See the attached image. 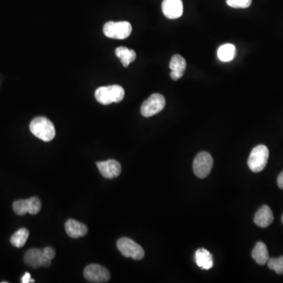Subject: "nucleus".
I'll use <instances>...</instances> for the list:
<instances>
[{
  "label": "nucleus",
  "mask_w": 283,
  "mask_h": 283,
  "mask_svg": "<svg viewBox=\"0 0 283 283\" xmlns=\"http://www.w3.org/2000/svg\"><path fill=\"white\" fill-rule=\"evenodd\" d=\"M195 261L202 269L209 270L213 267V258L210 252L205 249H198L195 253Z\"/></svg>",
  "instance_id": "dca6fc26"
},
{
  "label": "nucleus",
  "mask_w": 283,
  "mask_h": 283,
  "mask_svg": "<svg viewBox=\"0 0 283 283\" xmlns=\"http://www.w3.org/2000/svg\"><path fill=\"white\" fill-rule=\"evenodd\" d=\"M117 249L123 256L133 258L135 260H140L145 256V252L142 246L128 237H122L117 242Z\"/></svg>",
  "instance_id": "39448f33"
},
{
  "label": "nucleus",
  "mask_w": 283,
  "mask_h": 283,
  "mask_svg": "<svg viewBox=\"0 0 283 283\" xmlns=\"http://www.w3.org/2000/svg\"><path fill=\"white\" fill-rule=\"evenodd\" d=\"M281 222H282V224H283V215H282V216H281Z\"/></svg>",
  "instance_id": "a878e982"
},
{
  "label": "nucleus",
  "mask_w": 283,
  "mask_h": 283,
  "mask_svg": "<svg viewBox=\"0 0 283 283\" xmlns=\"http://www.w3.org/2000/svg\"><path fill=\"white\" fill-rule=\"evenodd\" d=\"M162 12L167 18H180L183 13L182 0H163Z\"/></svg>",
  "instance_id": "f8f14e48"
},
{
  "label": "nucleus",
  "mask_w": 283,
  "mask_h": 283,
  "mask_svg": "<svg viewBox=\"0 0 283 283\" xmlns=\"http://www.w3.org/2000/svg\"><path fill=\"white\" fill-rule=\"evenodd\" d=\"M268 268L273 270L278 275L283 274V256L278 258H271L268 261Z\"/></svg>",
  "instance_id": "412c9836"
},
{
  "label": "nucleus",
  "mask_w": 283,
  "mask_h": 283,
  "mask_svg": "<svg viewBox=\"0 0 283 283\" xmlns=\"http://www.w3.org/2000/svg\"><path fill=\"white\" fill-rule=\"evenodd\" d=\"M277 182H278V187L283 190V171H281V172L280 173L279 176H278Z\"/></svg>",
  "instance_id": "393cba45"
},
{
  "label": "nucleus",
  "mask_w": 283,
  "mask_h": 283,
  "mask_svg": "<svg viewBox=\"0 0 283 283\" xmlns=\"http://www.w3.org/2000/svg\"><path fill=\"white\" fill-rule=\"evenodd\" d=\"M34 279H32V278H31L30 274L28 273V272H26L24 276L21 278V282L23 283H31L34 282Z\"/></svg>",
  "instance_id": "b1692460"
},
{
  "label": "nucleus",
  "mask_w": 283,
  "mask_h": 283,
  "mask_svg": "<svg viewBox=\"0 0 283 283\" xmlns=\"http://www.w3.org/2000/svg\"><path fill=\"white\" fill-rule=\"evenodd\" d=\"M84 278L90 282H106L111 278L108 270L99 265H90L83 271Z\"/></svg>",
  "instance_id": "1a4fd4ad"
},
{
  "label": "nucleus",
  "mask_w": 283,
  "mask_h": 283,
  "mask_svg": "<svg viewBox=\"0 0 283 283\" xmlns=\"http://www.w3.org/2000/svg\"><path fill=\"white\" fill-rule=\"evenodd\" d=\"M252 256L258 265H266L269 259V253L266 245L261 242L256 243L252 252Z\"/></svg>",
  "instance_id": "f3484780"
},
{
  "label": "nucleus",
  "mask_w": 283,
  "mask_h": 283,
  "mask_svg": "<svg viewBox=\"0 0 283 283\" xmlns=\"http://www.w3.org/2000/svg\"><path fill=\"white\" fill-rule=\"evenodd\" d=\"M66 231L70 237L73 238H78V237H83L86 235L89 231L88 227L78 221L75 220H69L66 223Z\"/></svg>",
  "instance_id": "2eb2a0df"
},
{
  "label": "nucleus",
  "mask_w": 283,
  "mask_h": 283,
  "mask_svg": "<svg viewBox=\"0 0 283 283\" xmlns=\"http://www.w3.org/2000/svg\"><path fill=\"white\" fill-rule=\"evenodd\" d=\"M217 55L219 59L224 62L232 61L235 56V47L231 43L222 45L218 49Z\"/></svg>",
  "instance_id": "6ab92c4d"
},
{
  "label": "nucleus",
  "mask_w": 283,
  "mask_h": 283,
  "mask_svg": "<svg viewBox=\"0 0 283 283\" xmlns=\"http://www.w3.org/2000/svg\"><path fill=\"white\" fill-rule=\"evenodd\" d=\"M227 4L233 8H248L252 4V0H227Z\"/></svg>",
  "instance_id": "4be33fe9"
},
{
  "label": "nucleus",
  "mask_w": 283,
  "mask_h": 283,
  "mask_svg": "<svg viewBox=\"0 0 283 283\" xmlns=\"http://www.w3.org/2000/svg\"><path fill=\"white\" fill-rule=\"evenodd\" d=\"M273 221V212L268 205H263L255 214L254 223L258 227L262 228H265L271 225Z\"/></svg>",
  "instance_id": "4468645a"
},
{
  "label": "nucleus",
  "mask_w": 283,
  "mask_h": 283,
  "mask_svg": "<svg viewBox=\"0 0 283 283\" xmlns=\"http://www.w3.org/2000/svg\"><path fill=\"white\" fill-rule=\"evenodd\" d=\"M31 133L43 142H50L55 136V127L50 120L45 117H38L30 123Z\"/></svg>",
  "instance_id": "f257e3e1"
},
{
  "label": "nucleus",
  "mask_w": 283,
  "mask_h": 283,
  "mask_svg": "<svg viewBox=\"0 0 283 283\" xmlns=\"http://www.w3.org/2000/svg\"><path fill=\"white\" fill-rule=\"evenodd\" d=\"M133 32V27L127 21H108L103 27L105 36L111 39H124L130 36Z\"/></svg>",
  "instance_id": "20e7f679"
},
{
  "label": "nucleus",
  "mask_w": 283,
  "mask_h": 283,
  "mask_svg": "<svg viewBox=\"0 0 283 283\" xmlns=\"http://www.w3.org/2000/svg\"><path fill=\"white\" fill-rule=\"evenodd\" d=\"M42 254L45 257L48 258L50 260H52L55 256V251L51 247H46L42 249Z\"/></svg>",
  "instance_id": "5701e85b"
},
{
  "label": "nucleus",
  "mask_w": 283,
  "mask_h": 283,
  "mask_svg": "<svg viewBox=\"0 0 283 283\" xmlns=\"http://www.w3.org/2000/svg\"><path fill=\"white\" fill-rule=\"evenodd\" d=\"M213 166V159L207 152H201L193 161V172L199 178L204 179L210 174Z\"/></svg>",
  "instance_id": "0eeeda50"
},
{
  "label": "nucleus",
  "mask_w": 283,
  "mask_h": 283,
  "mask_svg": "<svg viewBox=\"0 0 283 283\" xmlns=\"http://www.w3.org/2000/svg\"><path fill=\"white\" fill-rule=\"evenodd\" d=\"M269 150L265 145H259L253 148L248 160V165L252 171L255 173L263 171L268 164Z\"/></svg>",
  "instance_id": "7ed1b4c3"
},
{
  "label": "nucleus",
  "mask_w": 283,
  "mask_h": 283,
  "mask_svg": "<svg viewBox=\"0 0 283 283\" xmlns=\"http://www.w3.org/2000/svg\"><path fill=\"white\" fill-rule=\"evenodd\" d=\"M124 90L119 85L101 86L95 92V99L102 105H110L114 102H121L124 98Z\"/></svg>",
  "instance_id": "f03ea898"
},
{
  "label": "nucleus",
  "mask_w": 283,
  "mask_h": 283,
  "mask_svg": "<svg viewBox=\"0 0 283 283\" xmlns=\"http://www.w3.org/2000/svg\"><path fill=\"white\" fill-rule=\"evenodd\" d=\"M29 236V231L26 228H20L11 236L10 243L16 248L23 247L26 245Z\"/></svg>",
  "instance_id": "aec40b11"
},
{
  "label": "nucleus",
  "mask_w": 283,
  "mask_h": 283,
  "mask_svg": "<svg viewBox=\"0 0 283 283\" xmlns=\"http://www.w3.org/2000/svg\"><path fill=\"white\" fill-rule=\"evenodd\" d=\"M116 55L121 60V63L124 67H128L130 63L136 60V54L133 50L128 49L125 47H119L116 49Z\"/></svg>",
  "instance_id": "a211bd4d"
},
{
  "label": "nucleus",
  "mask_w": 283,
  "mask_h": 283,
  "mask_svg": "<svg viewBox=\"0 0 283 283\" xmlns=\"http://www.w3.org/2000/svg\"><path fill=\"white\" fill-rule=\"evenodd\" d=\"M171 70V77L173 80H178L183 77L185 70L187 68V62L184 58L180 54H175L171 58L169 63Z\"/></svg>",
  "instance_id": "ddd939ff"
},
{
  "label": "nucleus",
  "mask_w": 283,
  "mask_h": 283,
  "mask_svg": "<svg viewBox=\"0 0 283 283\" xmlns=\"http://www.w3.org/2000/svg\"><path fill=\"white\" fill-rule=\"evenodd\" d=\"M165 106V97L161 94H154L143 102L141 106V114L145 117H153L161 112Z\"/></svg>",
  "instance_id": "423d86ee"
},
{
  "label": "nucleus",
  "mask_w": 283,
  "mask_h": 283,
  "mask_svg": "<svg viewBox=\"0 0 283 283\" xmlns=\"http://www.w3.org/2000/svg\"><path fill=\"white\" fill-rule=\"evenodd\" d=\"M24 259L26 265L32 268H48L51 265V260L45 257L41 249H29L26 252Z\"/></svg>",
  "instance_id": "9d476101"
},
{
  "label": "nucleus",
  "mask_w": 283,
  "mask_h": 283,
  "mask_svg": "<svg viewBox=\"0 0 283 283\" xmlns=\"http://www.w3.org/2000/svg\"><path fill=\"white\" fill-rule=\"evenodd\" d=\"M14 212L19 215H24L26 213L36 215L41 209V202L38 198L33 197L26 200L16 201L13 204Z\"/></svg>",
  "instance_id": "6e6552de"
},
{
  "label": "nucleus",
  "mask_w": 283,
  "mask_h": 283,
  "mask_svg": "<svg viewBox=\"0 0 283 283\" xmlns=\"http://www.w3.org/2000/svg\"><path fill=\"white\" fill-rule=\"evenodd\" d=\"M97 167L102 177L106 179L117 178L121 172V165L116 160H108L105 161H99L96 163Z\"/></svg>",
  "instance_id": "9b49d317"
}]
</instances>
